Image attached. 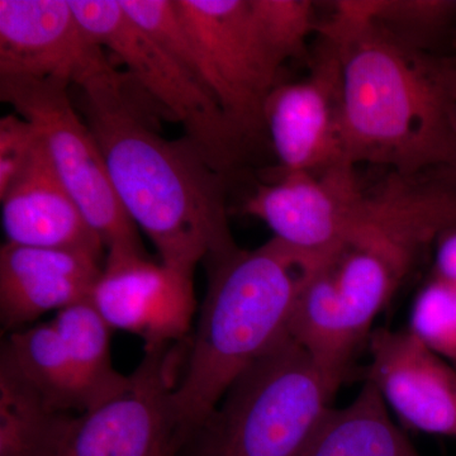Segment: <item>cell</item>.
<instances>
[{
  "instance_id": "cell-1",
  "label": "cell",
  "mask_w": 456,
  "mask_h": 456,
  "mask_svg": "<svg viewBox=\"0 0 456 456\" xmlns=\"http://www.w3.org/2000/svg\"><path fill=\"white\" fill-rule=\"evenodd\" d=\"M318 31L341 62V125L353 167L402 176L456 167V57L437 56L358 16L346 0Z\"/></svg>"
},
{
  "instance_id": "cell-2",
  "label": "cell",
  "mask_w": 456,
  "mask_h": 456,
  "mask_svg": "<svg viewBox=\"0 0 456 456\" xmlns=\"http://www.w3.org/2000/svg\"><path fill=\"white\" fill-rule=\"evenodd\" d=\"M117 70L80 90L79 110L94 134L114 191L161 263L194 274L198 263L233 250L227 178L187 137L167 140L145 117L137 86Z\"/></svg>"
},
{
  "instance_id": "cell-3",
  "label": "cell",
  "mask_w": 456,
  "mask_h": 456,
  "mask_svg": "<svg viewBox=\"0 0 456 456\" xmlns=\"http://www.w3.org/2000/svg\"><path fill=\"white\" fill-rule=\"evenodd\" d=\"M327 260L273 237L204 261L208 287L174 391L184 446L231 384L288 335L297 297Z\"/></svg>"
},
{
  "instance_id": "cell-4",
  "label": "cell",
  "mask_w": 456,
  "mask_h": 456,
  "mask_svg": "<svg viewBox=\"0 0 456 456\" xmlns=\"http://www.w3.org/2000/svg\"><path fill=\"white\" fill-rule=\"evenodd\" d=\"M342 383L287 335L231 384L182 456H298Z\"/></svg>"
},
{
  "instance_id": "cell-5",
  "label": "cell",
  "mask_w": 456,
  "mask_h": 456,
  "mask_svg": "<svg viewBox=\"0 0 456 456\" xmlns=\"http://www.w3.org/2000/svg\"><path fill=\"white\" fill-rule=\"evenodd\" d=\"M77 20L127 68L141 92L182 123L185 137L209 165L230 176L248 145L217 99L123 11L116 0H70Z\"/></svg>"
},
{
  "instance_id": "cell-6",
  "label": "cell",
  "mask_w": 456,
  "mask_h": 456,
  "mask_svg": "<svg viewBox=\"0 0 456 456\" xmlns=\"http://www.w3.org/2000/svg\"><path fill=\"white\" fill-rule=\"evenodd\" d=\"M410 270L371 246L349 242L308 278L288 335L342 382L371 326Z\"/></svg>"
},
{
  "instance_id": "cell-7",
  "label": "cell",
  "mask_w": 456,
  "mask_h": 456,
  "mask_svg": "<svg viewBox=\"0 0 456 456\" xmlns=\"http://www.w3.org/2000/svg\"><path fill=\"white\" fill-rule=\"evenodd\" d=\"M68 89L57 80L0 77V98L33 123L53 169L107 254L146 255L139 228L114 191L101 147Z\"/></svg>"
},
{
  "instance_id": "cell-8",
  "label": "cell",
  "mask_w": 456,
  "mask_h": 456,
  "mask_svg": "<svg viewBox=\"0 0 456 456\" xmlns=\"http://www.w3.org/2000/svg\"><path fill=\"white\" fill-rule=\"evenodd\" d=\"M202 55L203 80L248 142L265 134L264 110L284 62L269 46L250 0H174Z\"/></svg>"
},
{
  "instance_id": "cell-9",
  "label": "cell",
  "mask_w": 456,
  "mask_h": 456,
  "mask_svg": "<svg viewBox=\"0 0 456 456\" xmlns=\"http://www.w3.org/2000/svg\"><path fill=\"white\" fill-rule=\"evenodd\" d=\"M187 350L145 347L121 392L74 416L60 456H182L174 391Z\"/></svg>"
},
{
  "instance_id": "cell-10",
  "label": "cell",
  "mask_w": 456,
  "mask_h": 456,
  "mask_svg": "<svg viewBox=\"0 0 456 456\" xmlns=\"http://www.w3.org/2000/svg\"><path fill=\"white\" fill-rule=\"evenodd\" d=\"M114 71L70 0H0V77L82 89Z\"/></svg>"
},
{
  "instance_id": "cell-11",
  "label": "cell",
  "mask_w": 456,
  "mask_h": 456,
  "mask_svg": "<svg viewBox=\"0 0 456 456\" xmlns=\"http://www.w3.org/2000/svg\"><path fill=\"white\" fill-rule=\"evenodd\" d=\"M355 167L341 165L322 174L281 173L245 200L242 212L263 221L274 239L299 253L329 259L346 244L365 193Z\"/></svg>"
},
{
  "instance_id": "cell-12",
  "label": "cell",
  "mask_w": 456,
  "mask_h": 456,
  "mask_svg": "<svg viewBox=\"0 0 456 456\" xmlns=\"http://www.w3.org/2000/svg\"><path fill=\"white\" fill-rule=\"evenodd\" d=\"M320 46L310 77L279 84L265 103V134L281 173L322 174L351 165L342 136L340 57L325 38Z\"/></svg>"
},
{
  "instance_id": "cell-13",
  "label": "cell",
  "mask_w": 456,
  "mask_h": 456,
  "mask_svg": "<svg viewBox=\"0 0 456 456\" xmlns=\"http://www.w3.org/2000/svg\"><path fill=\"white\" fill-rule=\"evenodd\" d=\"M90 302L112 330L140 336L145 347L184 341L197 310L193 274L137 254H107Z\"/></svg>"
},
{
  "instance_id": "cell-14",
  "label": "cell",
  "mask_w": 456,
  "mask_h": 456,
  "mask_svg": "<svg viewBox=\"0 0 456 456\" xmlns=\"http://www.w3.org/2000/svg\"><path fill=\"white\" fill-rule=\"evenodd\" d=\"M367 382L408 428L456 439V368L408 330H373Z\"/></svg>"
},
{
  "instance_id": "cell-15",
  "label": "cell",
  "mask_w": 456,
  "mask_h": 456,
  "mask_svg": "<svg viewBox=\"0 0 456 456\" xmlns=\"http://www.w3.org/2000/svg\"><path fill=\"white\" fill-rule=\"evenodd\" d=\"M101 259L80 251L8 244L0 248V321L16 332L50 311L90 299Z\"/></svg>"
},
{
  "instance_id": "cell-16",
  "label": "cell",
  "mask_w": 456,
  "mask_h": 456,
  "mask_svg": "<svg viewBox=\"0 0 456 456\" xmlns=\"http://www.w3.org/2000/svg\"><path fill=\"white\" fill-rule=\"evenodd\" d=\"M0 202L8 244L80 251L101 259L104 245L57 175L41 137Z\"/></svg>"
},
{
  "instance_id": "cell-17",
  "label": "cell",
  "mask_w": 456,
  "mask_h": 456,
  "mask_svg": "<svg viewBox=\"0 0 456 456\" xmlns=\"http://www.w3.org/2000/svg\"><path fill=\"white\" fill-rule=\"evenodd\" d=\"M370 382L342 408H329L298 456H421Z\"/></svg>"
},
{
  "instance_id": "cell-18",
  "label": "cell",
  "mask_w": 456,
  "mask_h": 456,
  "mask_svg": "<svg viewBox=\"0 0 456 456\" xmlns=\"http://www.w3.org/2000/svg\"><path fill=\"white\" fill-rule=\"evenodd\" d=\"M73 419L53 410L0 349V456H60Z\"/></svg>"
},
{
  "instance_id": "cell-19",
  "label": "cell",
  "mask_w": 456,
  "mask_h": 456,
  "mask_svg": "<svg viewBox=\"0 0 456 456\" xmlns=\"http://www.w3.org/2000/svg\"><path fill=\"white\" fill-rule=\"evenodd\" d=\"M51 322L64 342L79 377L86 411L122 391L127 384L128 375L118 373L113 368L110 356L112 327L108 325L90 299L57 312Z\"/></svg>"
},
{
  "instance_id": "cell-20",
  "label": "cell",
  "mask_w": 456,
  "mask_h": 456,
  "mask_svg": "<svg viewBox=\"0 0 456 456\" xmlns=\"http://www.w3.org/2000/svg\"><path fill=\"white\" fill-rule=\"evenodd\" d=\"M2 347L53 410L86 411L82 384L53 322L12 332Z\"/></svg>"
},
{
  "instance_id": "cell-21",
  "label": "cell",
  "mask_w": 456,
  "mask_h": 456,
  "mask_svg": "<svg viewBox=\"0 0 456 456\" xmlns=\"http://www.w3.org/2000/svg\"><path fill=\"white\" fill-rule=\"evenodd\" d=\"M346 3L358 16L426 50V45L443 35L456 18V0H346Z\"/></svg>"
},
{
  "instance_id": "cell-22",
  "label": "cell",
  "mask_w": 456,
  "mask_h": 456,
  "mask_svg": "<svg viewBox=\"0 0 456 456\" xmlns=\"http://www.w3.org/2000/svg\"><path fill=\"white\" fill-rule=\"evenodd\" d=\"M407 330L456 368V285L431 275L413 298Z\"/></svg>"
},
{
  "instance_id": "cell-23",
  "label": "cell",
  "mask_w": 456,
  "mask_h": 456,
  "mask_svg": "<svg viewBox=\"0 0 456 456\" xmlns=\"http://www.w3.org/2000/svg\"><path fill=\"white\" fill-rule=\"evenodd\" d=\"M264 37L275 55L285 62L301 55L314 29V4L307 0H250Z\"/></svg>"
},
{
  "instance_id": "cell-24",
  "label": "cell",
  "mask_w": 456,
  "mask_h": 456,
  "mask_svg": "<svg viewBox=\"0 0 456 456\" xmlns=\"http://www.w3.org/2000/svg\"><path fill=\"white\" fill-rule=\"evenodd\" d=\"M38 137L33 123L20 114H9L0 119V198L25 167Z\"/></svg>"
},
{
  "instance_id": "cell-25",
  "label": "cell",
  "mask_w": 456,
  "mask_h": 456,
  "mask_svg": "<svg viewBox=\"0 0 456 456\" xmlns=\"http://www.w3.org/2000/svg\"><path fill=\"white\" fill-rule=\"evenodd\" d=\"M431 275L456 285V226L444 231L435 241Z\"/></svg>"
},
{
  "instance_id": "cell-26",
  "label": "cell",
  "mask_w": 456,
  "mask_h": 456,
  "mask_svg": "<svg viewBox=\"0 0 456 456\" xmlns=\"http://www.w3.org/2000/svg\"><path fill=\"white\" fill-rule=\"evenodd\" d=\"M452 175L455 176V179H456V167H454V169H452Z\"/></svg>"
}]
</instances>
